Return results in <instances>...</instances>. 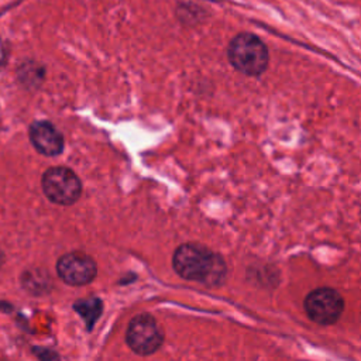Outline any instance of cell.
Instances as JSON below:
<instances>
[{
	"instance_id": "6da1fadb",
	"label": "cell",
	"mask_w": 361,
	"mask_h": 361,
	"mask_svg": "<svg viewBox=\"0 0 361 361\" xmlns=\"http://www.w3.org/2000/svg\"><path fill=\"white\" fill-rule=\"evenodd\" d=\"M172 268L180 278L206 286H221L227 276L224 258L197 243L180 244L173 251Z\"/></svg>"
},
{
	"instance_id": "7a4b0ae2",
	"label": "cell",
	"mask_w": 361,
	"mask_h": 361,
	"mask_svg": "<svg viewBox=\"0 0 361 361\" xmlns=\"http://www.w3.org/2000/svg\"><path fill=\"white\" fill-rule=\"evenodd\" d=\"M230 63L244 75L257 76L268 66V49L265 44L252 34H238L227 48Z\"/></svg>"
},
{
	"instance_id": "3957f363",
	"label": "cell",
	"mask_w": 361,
	"mask_h": 361,
	"mask_svg": "<svg viewBox=\"0 0 361 361\" xmlns=\"http://www.w3.org/2000/svg\"><path fill=\"white\" fill-rule=\"evenodd\" d=\"M41 185L48 200L61 206L73 204L82 193L79 176L66 166H52L47 169L42 175Z\"/></svg>"
},
{
	"instance_id": "277c9868",
	"label": "cell",
	"mask_w": 361,
	"mask_h": 361,
	"mask_svg": "<svg viewBox=\"0 0 361 361\" xmlns=\"http://www.w3.org/2000/svg\"><path fill=\"white\" fill-rule=\"evenodd\" d=\"M303 309L312 322L322 326H330L338 322L344 310V299L336 289L322 286L306 295Z\"/></svg>"
},
{
	"instance_id": "5b68a950",
	"label": "cell",
	"mask_w": 361,
	"mask_h": 361,
	"mask_svg": "<svg viewBox=\"0 0 361 361\" xmlns=\"http://www.w3.org/2000/svg\"><path fill=\"white\" fill-rule=\"evenodd\" d=\"M126 343L135 354L151 355L162 345L164 333L152 314L140 313L127 326Z\"/></svg>"
},
{
	"instance_id": "8992f818",
	"label": "cell",
	"mask_w": 361,
	"mask_h": 361,
	"mask_svg": "<svg viewBox=\"0 0 361 361\" xmlns=\"http://www.w3.org/2000/svg\"><path fill=\"white\" fill-rule=\"evenodd\" d=\"M56 274L66 285L83 286L96 278L97 265L90 255L82 251H71L56 261Z\"/></svg>"
},
{
	"instance_id": "52a82bcc",
	"label": "cell",
	"mask_w": 361,
	"mask_h": 361,
	"mask_svg": "<svg viewBox=\"0 0 361 361\" xmlns=\"http://www.w3.org/2000/svg\"><path fill=\"white\" fill-rule=\"evenodd\" d=\"M30 140L34 148L47 157L59 155L63 151V137L49 121H35L30 127Z\"/></svg>"
},
{
	"instance_id": "ba28073f",
	"label": "cell",
	"mask_w": 361,
	"mask_h": 361,
	"mask_svg": "<svg viewBox=\"0 0 361 361\" xmlns=\"http://www.w3.org/2000/svg\"><path fill=\"white\" fill-rule=\"evenodd\" d=\"M73 309L85 319L87 324V330L93 329V324L102 314L103 303L99 298H89V299H80L73 305Z\"/></svg>"
},
{
	"instance_id": "9c48e42d",
	"label": "cell",
	"mask_w": 361,
	"mask_h": 361,
	"mask_svg": "<svg viewBox=\"0 0 361 361\" xmlns=\"http://www.w3.org/2000/svg\"><path fill=\"white\" fill-rule=\"evenodd\" d=\"M48 275L42 274L41 271H35L34 272H28L27 275H24V281H35V285H32V288L30 289L34 293H42L45 288H48Z\"/></svg>"
},
{
	"instance_id": "30bf717a",
	"label": "cell",
	"mask_w": 361,
	"mask_h": 361,
	"mask_svg": "<svg viewBox=\"0 0 361 361\" xmlns=\"http://www.w3.org/2000/svg\"><path fill=\"white\" fill-rule=\"evenodd\" d=\"M38 357L41 358V361H59L58 357H56V354L52 353V351H49V350H45L44 354H41V355H38Z\"/></svg>"
},
{
	"instance_id": "8fae6325",
	"label": "cell",
	"mask_w": 361,
	"mask_h": 361,
	"mask_svg": "<svg viewBox=\"0 0 361 361\" xmlns=\"http://www.w3.org/2000/svg\"><path fill=\"white\" fill-rule=\"evenodd\" d=\"M3 62H4V49L1 47V44H0V66L3 65Z\"/></svg>"
},
{
	"instance_id": "7c38bea8",
	"label": "cell",
	"mask_w": 361,
	"mask_h": 361,
	"mask_svg": "<svg viewBox=\"0 0 361 361\" xmlns=\"http://www.w3.org/2000/svg\"><path fill=\"white\" fill-rule=\"evenodd\" d=\"M3 261H4V255H3V251H1V248H0V267L3 265Z\"/></svg>"
}]
</instances>
